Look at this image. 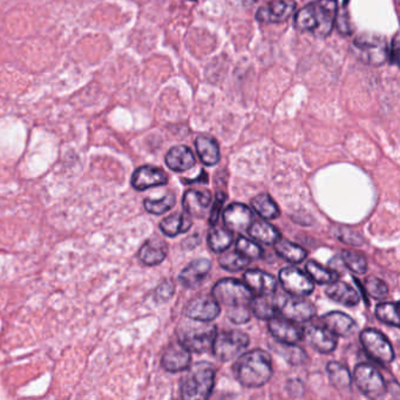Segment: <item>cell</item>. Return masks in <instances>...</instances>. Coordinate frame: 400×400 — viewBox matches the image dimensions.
Segmentation results:
<instances>
[{"mask_svg":"<svg viewBox=\"0 0 400 400\" xmlns=\"http://www.w3.org/2000/svg\"><path fill=\"white\" fill-rule=\"evenodd\" d=\"M211 295L218 304L228 309V318L236 324L251 321V303L253 293L246 284L234 279L218 281L211 290Z\"/></svg>","mask_w":400,"mask_h":400,"instance_id":"1","label":"cell"},{"mask_svg":"<svg viewBox=\"0 0 400 400\" xmlns=\"http://www.w3.org/2000/svg\"><path fill=\"white\" fill-rule=\"evenodd\" d=\"M336 0H317L298 11L293 26L298 31L311 32L318 38H326L333 32L337 19Z\"/></svg>","mask_w":400,"mask_h":400,"instance_id":"2","label":"cell"},{"mask_svg":"<svg viewBox=\"0 0 400 400\" xmlns=\"http://www.w3.org/2000/svg\"><path fill=\"white\" fill-rule=\"evenodd\" d=\"M234 375L244 386L261 387L272 378V357L263 350L244 354L234 365Z\"/></svg>","mask_w":400,"mask_h":400,"instance_id":"3","label":"cell"},{"mask_svg":"<svg viewBox=\"0 0 400 400\" xmlns=\"http://www.w3.org/2000/svg\"><path fill=\"white\" fill-rule=\"evenodd\" d=\"M215 382V368L207 361L190 368L181 384V396L186 400H204L211 396Z\"/></svg>","mask_w":400,"mask_h":400,"instance_id":"4","label":"cell"},{"mask_svg":"<svg viewBox=\"0 0 400 400\" xmlns=\"http://www.w3.org/2000/svg\"><path fill=\"white\" fill-rule=\"evenodd\" d=\"M193 322H185L178 329L179 343L182 344L190 352L202 354L211 350L215 336L218 333L216 326L209 322H201L192 319Z\"/></svg>","mask_w":400,"mask_h":400,"instance_id":"5","label":"cell"},{"mask_svg":"<svg viewBox=\"0 0 400 400\" xmlns=\"http://www.w3.org/2000/svg\"><path fill=\"white\" fill-rule=\"evenodd\" d=\"M249 345V337L239 330H229L216 333L211 347L215 357L222 361H229L237 357Z\"/></svg>","mask_w":400,"mask_h":400,"instance_id":"6","label":"cell"},{"mask_svg":"<svg viewBox=\"0 0 400 400\" xmlns=\"http://www.w3.org/2000/svg\"><path fill=\"white\" fill-rule=\"evenodd\" d=\"M354 380L359 391L370 399H382L387 392L382 375L371 365H357L354 371Z\"/></svg>","mask_w":400,"mask_h":400,"instance_id":"7","label":"cell"},{"mask_svg":"<svg viewBox=\"0 0 400 400\" xmlns=\"http://www.w3.org/2000/svg\"><path fill=\"white\" fill-rule=\"evenodd\" d=\"M361 342L366 354L382 364H389L394 361L392 344L384 333L375 329H366L361 333Z\"/></svg>","mask_w":400,"mask_h":400,"instance_id":"8","label":"cell"},{"mask_svg":"<svg viewBox=\"0 0 400 400\" xmlns=\"http://www.w3.org/2000/svg\"><path fill=\"white\" fill-rule=\"evenodd\" d=\"M354 46L361 51V58L368 64L378 66L385 62L387 48L384 36L373 33H364L354 40Z\"/></svg>","mask_w":400,"mask_h":400,"instance_id":"9","label":"cell"},{"mask_svg":"<svg viewBox=\"0 0 400 400\" xmlns=\"http://www.w3.org/2000/svg\"><path fill=\"white\" fill-rule=\"evenodd\" d=\"M279 282L291 296L307 297L314 291V282L300 269L289 267L279 272Z\"/></svg>","mask_w":400,"mask_h":400,"instance_id":"10","label":"cell"},{"mask_svg":"<svg viewBox=\"0 0 400 400\" xmlns=\"http://www.w3.org/2000/svg\"><path fill=\"white\" fill-rule=\"evenodd\" d=\"M279 314L291 322L304 323L310 321L316 314V307L304 297L283 298L279 305Z\"/></svg>","mask_w":400,"mask_h":400,"instance_id":"11","label":"cell"},{"mask_svg":"<svg viewBox=\"0 0 400 400\" xmlns=\"http://www.w3.org/2000/svg\"><path fill=\"white\" fill-rule=\"evenodd\" d=\"M221 312L220 304L216 302L214 297H197L190 300L185 309V314L189 319L201 321V322H211L218 318Z\"/></svg>","mask_w":400,"mask_h":400,"instance_id":"12","label":"cell"},{"mask_svg":"<svg viewBox=\"0 0 400 400\" xmlns=\"http://www.w3.org/2000/svg\"><path fill=\"white\" fill-rule=\"evenodd\" d=\"M254 220L251 208L242 204H232L223 211V221L230 232H247Z\"/></svg>","mask_w":400,"mask_h":400,"instance_id":"13","label":"cell"},{"mask_svg":"<svg viewBox=\"0 0 400 400\" xmlns=\"http://www.w3.org/2000/svg\"><path fill=\"white\" fill-rule=\"evenodd\" d=\"M268 329L272 337L281 343L297 344L304 335L302 328L286 318L269 319Z\"/></svg>","mask_w":400,"mask_h":400,"instance_id":"14","label":"cell"},{"mask_svg":"<svg viewBox=\"0 0 400 400\" xmlns=\"http://www.w3.org/2000/svg\"><path fill=\"white\" fill-rule=\"evenodd\" d=\"M167 182V174L162 169L153 166H142L136 169L132 176L133 188L140 192L153 187L164 186Z\"/></svg>","mask_w":400,"mask_h":400,"instance_id":"15","label":"cell"},{"mask_svg":"<svg viewBox=\"0 0 400 400\" xmlns=\"http://www.w3.org/2000/svg\"><path fill=\"white\" fill-rule=\"evenodd\" d=\"M295 10L296 3L293 0H274L270 4L258 10L256 19L265 22H286Z\"/></svg>","mask_w":400,"mask_h":400,"instance_id":"16","label":"cell"},{"mask_svg":"<svg viewBox=\"0 0 400 400\" xmlns=\"http://www.w3.org/2000/svg\"><path fill=\"white\" fill-rule=\"evenodd\" d=\"M192 354L181 343L172 344L162 356V368L168 372H181L189 368Z\"/></svg>","mask_w":400,"mask_h":400,"instance_id":"17","label":"cell"},{"mask_svg":"<svg viewBox=\"0 0 400 400\" xmlns=\"http://www.w3.org/2000/svg\"><path fill=\"white\" fill-rule=\"evenodd\" d=\"M307 342L321 354H330L337 347V337L324 326H311L305 331Z\"/></svg>","mask_w":400,"mask_h":400,"instance_id":"18","label":"cell"},{"mask_svg":"<svg viewBox=\"0 0 400 400\" xmlns=\"http://www.w3.org/2000/svg\"><path fill=\"white\" fill-rule=\"evenodd\" d=\"M282 300L283 297H277L276 291L269 295H258V297H253L251 300V312L260 319H272L279 314V305Z\"/></svg>","mask_w":400,"mask_h":400,"instance_id":"19","label":"cell"},{"mask_svg":"<svg viewBox=\"0 0 400 400\" xmlns=\"http://www.w3.org/2000/svg\"><path fill=\"white\" fill-rule=\"evenodd\" d=\"M244 281L251 293L256 295H269L277 291V281L267 272L251 269L244 274Z\"/></svg>","mask_w":400,"mask_h":400,"instance_id":"20","label":"cell"},{"mask_svg":"<svg viewBox=\"0 0 400 400\" xmlns=\"http://www.w3.org/2000/svg\"><path fill=\"white\" fill-rule=\"evenodd\" d=\"M211 268V262L207 258H200L187 265L180 274V283L188 289L199 286L206 276L209 274Z\"/></svg>","mask_w":400,"mask_h":400,"instance_id":"21","label":"cell"},{"mask_svg":"<svg viewBox=\"0 0 400 400\" xmlns=\"http://www.w3.org/2000/svg\"><path fill=\"white\" fill-rule=\"evenodd\" d=\"M168 254V246L160 239H148L139 251L140 261L148 267L160 265Z\"/></svg>","mask_w":400,"mask_h":400,"instance_id":"22","label":"cell"},{"mask_svg":"<svg viewBox=\"0 0 400 400\" xmlns=\"http://www.w3.org/2000/svg\"><path fill=\"white\" fill-rule=\"evenodd\" d=\"M211 202V195L209 192L200 190H187L183 196L182 206L192 218H202Z\"/></svg>","mask_w":400,"mask_h":400,"instance_id":"23","label":"cell"},{"mask_svg":"<svg viewBox=\"0 0 400 400\" xmlns=\"http://www.w3.org/2000/svg\"><path fill=\"white\" fill-rule=\"evenodd\" d=\"M321 321L324 323V326L328 328L331 333H335L336 336H349L356 326L354 319L340 311H333V312L324 314L321 318Z\"/></svg>","mask_w":400,"mask_h":400,"instance_id":"24","label":"cell"},{"mask_svg":"<svg viewBox=\"0 0 400 400\" xmlns=\"http://www.w3.org/2000/svg\"><path fill=\"white\" fill-rule=\"evenodd\" d=\"M326 293L331 300L337 303L343 304L345 307H356L361 302L359 293L352 286L340 281L329 283Z\"/></svg>","mask_w":400,"mask_h":400,"instance_id":"25","label":"cell"},{"mask_svg":"<svg viewBox=\"0 0 400 400\" xmlns=\"http://www.w3.org/2000/svg\"><path fill=\"white\" fill-rule=\"evenodd\" d=\"M195 162L193 152L186 146L173 147L166 155V165L174 172H186Z\"/></svg>","mask_w":400,"mask_h":400,"instance_id":"26","label":"cell"},{"mask_svg":"<svg viewBox=\"0 0 400 400\" xmlns=\"http://www.w3.org/2000/svg\"><path fill=\"white\" fill-rule=\"evenodd\" d=\"M192 225H193L192 216L187 211H185V213H176V214L166 218L160 223V229L165 235L169 236V237H175L180 234L188 232Z\"/></svg>","mask_w":400,"mask_h":400,"instance_id":"27","label":"cell"},{"mask_svg":"<svg viewBox=\"0 0 400 400\" xmlns=\"http://www.w3.org/2000/svg\"><path fill=\"white\" fill-rule=\"evenodd\" d=\"M248 234L251 239L258 241L261 244H275L281 239V232L279 229L270 225L268 222H253L248 228Z\"/></svg>","mask_w":400,"mask_h":400,"instance_id":"28","label":"cell"},{"mask_svg":"<svg viewBox=\"0 0 400 400\" xmlns=\"http://www.w3.org/2000/svg\"><path fill=\"white\" fill-rule=\"evenodd\" d=\"M195 146L201 161L204 165L214 166L220 161V147L214 139L209 136H199L195 141Z\"/></svg>","mask_w":400,"mask_h":400,"instance_id":"29","label":"cell"},{"mask_svg":"<svg viewBox=\"0 0 400 400\" xmlns=\"http://www.w3.org/2000/svg\"><path fill=\"white\" fill-rule=\"evenodd\" d=\"M328 375H329L330 382L336 389L340 391H345L351 387L352 384V377L347 366L337 363V361H330L328 366Z\"/></svg>","mask_w":400,"mask_h":400,"instance_id":"30","label":"cell"},{"mask_svg":"<svg viewBox=\"0 0 400 400\" xmlns=\"http://www.w3.org/2000/svg\"><path fill=\"white\" fill-rule=\"evenodd\" d=\"M251 207L261 218L265 220H274L279 216V208L275 201L268 194H260L255 196L251 202Z\"/></svg>","mask_w":400,"mask_h":400,"instance_id":"31","label":"cell"},{"mask_svg":"<svg viewBox=\"0 0 400 400\" xmlns=\"http://www.w3.org/2000/svg\"><path fill=\"white\" fill-rule=\"evenodd\" d=\"M275 251L281 258L291 263H300L307 258V253L297 244L279 239L275 244Z\"/></svg>","mask_w":400,"mask_h":400,"instance_id":"32","label":"cell"},{"mask_svg":"<svg viewBox=\"0 0 400 400\" xmlns=\"http://www.w3.org/2000/svg\"><path fill=\"white\" fill-rule=\"evenodd\" d=\"M272 350L282 356L289 364L302 365L307 361V356L303 349L297 347L296 344H286L277 342L272 345Z\"/></svg>","mask_w":400,"mask_h":400,"instance_id":"33","label":"cell"},{"mask_svg":"<svg viewBox=\"0 0 400 400\" xmlns=\"http://www.w3.org/2000/svg\"><path fill=\"white\" fill-rule=\"evenodd\" d=\"M232 232L222 227H214L208 235V244L215 253H223L232 246Z\"/></svg>","mask_w":400,"mask_h":400,"instance_id":"34","label":"cell"},{"mask_svg":"<svg viewBox=\"0 0 400 400\" xmlns=\"http://www.w3.org/2000/svg\"><path fill=\"white\" fill-rule=\"evenodd\" d=\"M305 272L312 279V282L318 284H329L338 279V274L335 270L326 269L323 265H318L316 262L309 261L305 265Z\"/></svg>","mask_w":400,"mask_h":400,"instance_id":"35","label":"cell"},{"mask_svg":"<svg viewBox=\"0 0 400 400\" xmlns=\"http://www.w3.org/2000/svg\"><path fill=\"white\" fill-rule=\"evenodd\" d=\"M251 263V260L244 258V255L239 254V251H228L220 258V265L227 272H239L242 269L247 268Z\"/></svg>","mask_w":400,"mask_h":400,"instance_id":"36","label":"cell"},{"mask_svg":"<svg viewBox=\"0 0 400 400\" xmlns=\"http://www.w3.org/2000/svg\"><path fill=\"white\" fill-rule=\"evenodd\" d=\"M176 197L174 194H168L161 199L157 200H152V199H146L145 200V209L148 213L154 215L165 214L167 211H171L175 206Z\"/></svg>","mask_w":400,"mask_h":400,"instance_id":"37","label":"cell"},{"mask_svg":"<svg viewBox=\"0 0 400 400\" xmlns=\"http://www.w3.org/2000/svg\"><path fill=\"white\" fill-rule=\"evenodd\" d=\"M340 261L343 262V265L350 269L351 272L359 274V275H363L368 272V261L365 260L363 255L354 253V251H343L340 255Z\"/></svg>","mask_w":400,"mask_h":400,"instance_id":"38","label":"cell"},{"mask_svg":"<svg viewBox=\"0 0 400 400\" xmlns=\"http://www.w3.org/2000/svg\"><path fill=\"white\" fill-rule=\"evenodd\" d=\"M396 303H386L379 304L377 309H375V316L378 318L379 321L385 323L387 326H399V317L396 314Z\"/></svg>","mask_w":400,"mask_h":400,"instance_id":"39","label":"cell"},{"mask_svg":"<svg viewBox=\"0 0 400 400\" xmlns=\"http://www.w3.org/2000/svg\"><path fill=\"white\" fill-rule=\"evenodd\" d=\"M236 251L251 261V260H258L263 255V249L258 244H255L254 241H251L246 237H239L237 239Z\"/></svg>","mask_w":400,"mask_h":400,"instance_id":"40","label":"cell"},{"mask_svg":"<svg viewBox=\"0 0 400 400\" xmlns=\"http://www.w3.org/2000/svg\"><path fill=\"white\" fill-rule=\"evenodd\" d=\"M365 290L366 293L377 300H385L389 296V288L382 279L375 277H368L365 281Z\"/></svg>","mask_w":400,"mask_h":400,"instance_id":"41","label":"cell"},{"mask_svg":"<svg viewBox=\"0 0 400 400\" xmlns=\"http://www.w3.org/2000/svg\"><path fill=\"white\" fill-rule=\"evenodd\" d=\"M333 234L342 242L351 244V246H361L363 242H364V239L357 232L351 230V229L347 228V227H336V230H335Z\"/></svg>","mask_w":400,"mask_h":400,"instance_id":"42","label":"cell"},{"mask_svg":"<svg viewBox=\"0 0 400 400\" xmlns=\"http://www.w3.org/2000/svg\"><path fill=\"white\" fill-rule=\"evenodd\" d=\"M175 293V286L171 279H166L161 284L157 286L155 290V300L157 303L168 302Z\"/></svg>","mask_w":400,"mask_h":400,"instance_id":"43","label":"cell"},{"mask_svg":"<svg viewBox=\"0 0 400 400\" xmlns=\"http://www.w3.org/2000/svg\"><path fill=\"white\" fill-rule=\"evenodd\" d=\"M225 196L223 194H218L216 196V200H215L214 207H213V211L211 213V225H215L218 222V216H220V211H221L222 206H223V202H225Z\"/></svg>","mask_w":400,"mask_h":400,"instance_id":"44","label":"cell"},{"mask_svg":"<svg viewBox=\"0 0 400 400\" xmlns=\"http://www.w3.org/2000/svg\"><path fill=\"white\" fill-rule=\"evenodd\" d=\"M387 58H389V64L398 65V58H399V43H398V38L394 36L391 44V48L387 52Z\"/></svg>","mask_w":400,"mask_h":400,"instance_id":"45","label":"cell"},{"mask_svg":"<svg viewBox=\"0 0 400 400\" xmlns=\"http://www.w3.org/2000/svg\"><path fill=\"white\" fill-rule=\"evenodd\" d=\"M337 27H338V31H340L342 34H350L351 29L350 26H349V20L347 18H344V15H340V18L336 19Z\"/></svg>","mask_w":400,"mask_h":400,"instance_id":"46","label":"cell"},{"mask_svg":"<svg viewBox=\"0 0 400 400\" xmlns=\"http://www.w3.org/2000/svg\"><path fill=\"white\" fill-rule=\"evenodd\" d=\"M347 1H349V0H344L343 4H344V5H347Z\"/></svg>","mask_w":400,"mask_h":400,"instance_id":"47","label":"cell"}]
</instances>
